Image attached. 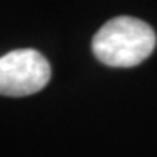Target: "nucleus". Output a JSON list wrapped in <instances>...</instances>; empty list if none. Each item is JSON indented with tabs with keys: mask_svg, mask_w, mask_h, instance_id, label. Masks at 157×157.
<instances>
[{
	"mask_svg": "<svg viewBox=\"0 0 157 157\" xmlns=\"http://www.w3.org/2000/svg\"><path fill=\"white\" fill-rule=\"evenodd\" d=\"M155 42V32L147 23L117 16L99 27L91 40V50L95 58L109 67H133L149 58Z\"/></svg>",
	"mask_w": 157,
	"mask_h": 157,
	"instance_id": "1",
	"label": "nucleus"
},
{
	"mask_svg": "<svg viewBox=\"0 0 157 157\" xmlns=\"http://www.w3.org/2000/svg\"><path fill=\"white\" fill-rule=\"evenodd\" d=\"M52 77L50 63L34 48L13 50L0 56V95L29 96L44 90Z\"/></svg>",
	"mask_w": 157,
	"mask_h": 157,
	"instance_id": "2",
	"label": "nucleus"
}]
</instances>
